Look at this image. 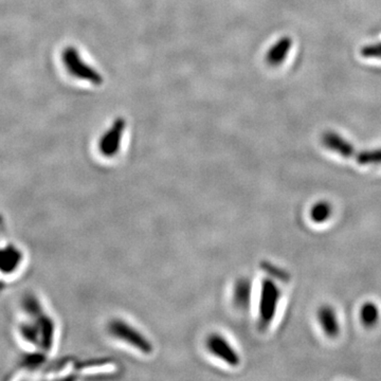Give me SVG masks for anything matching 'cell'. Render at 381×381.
I'll return each mask as SVG.
<instances>
[{
    "instance_id": "cell-1",
    "label": "cell",
    "mask_w": 381,
    "mask_h": 381,
    "mask_svg": "<svg viewBox=\"0 0 381 381\" xmlns=\"http://www.w3.org/2000/svg\"><path fill=\"white\" fill-rule=\"evenodd\" d=\"M281 299V290L273 279H265L260 286L258 301V326L266 330L273 323Z\"/></svg>"
},
{
    "instance_id": "cell-2",
    "label": "cell",
    "mask_w": 381,
    "mask_h": 381,
    "mask_svg": "<svg viewBox=\"0 0 381 381\" xmlns=\"http://www.w3.org/2000/svg\"><path fill=\"white\" fill-rule=\"evenodd\" d=\"M62 61L66 70L73 78L78 80L86 81L91 84L101 85L103 83V76L98 73L95 68L91 67L81 56L80 52L76 48L69 46L64 49Z\"/></svg>"
},
{
    "instance_id": "cell-3",
    "label": "cell",
    "mask_w": 381,
    "mask_h": 381,
    "mask_svg": "<svg viewBox=\"0 0 381 381\" xmlns=\"http://www.w3.org/2000/svg\"><path fill=\"white\" fill-rule=\"evenodd\" d=\"M108 330L111 336L126 343V345H131L142 354L150 355L153 352L152 343L148 340V338L123 320H111L108 325Z\"/></svg>"
},
{
    "instance_id": "cell-4",
    "label": "cell",
    "mask_w": 381,
    "mask_h": 381,
    "mask_svg": "<svg viewBox=\"0 0 381 381\" xmlns=\"http://www.w3.org/2000/svg\"><path fill=\"white\" fill-rule=\"evenodd\" d=\"M205 345H207V349L212 356L215 357L229 367H236L240 365V357L238 350L234 349L233 345L222 335H210Z\"/></svg>"
},
{
    "instance_id": "cell-5",
    "label": "cell",
    "mask_w": 381,
    "mask_h": 381,
    "mask_svg": "<svg viewBox=\"0 0 381 381\" xmlns=\"http://www.w3.org/2000/svg\"><path fill=\"white\" fill-rule=\"evenodd\" d=\"M126 122L123 118H118L98 141V151L107 158H113L119 153L126 131Z\"/></svg>"
},
{
    "instance_id": "cell-6",
    "label": "cell",
    "mask_w": 381,
    "mask_h": 381,
    "mask_svg": "<svg viewBox=\"0 0 381 381\" xmlns=\"http://www.w3.org/2000/svg\"><path fill=\"white\" fill-rule=\"evenodd\" d=\"M322 142L323 146L328 150L332 151V152L337 153L340 156L345 157V158H350V157L356 155V150L352 143L341 137L338 133L335 131H326L322 136Z\"/></svg>"
},
{
    "instance_id": "cell-7",
    "label": "cell",
    "mask_w": 381,
    "mask_h": 381,
    "mask_svg": "<svg viewBox=\"0 0 381 381\" xmlns=\"http://www.w3.org/2000/svg\"><path fill=\"white\" fill-rule=\"evenodd\" d=\"M291 47H293V39L288 36L282 37L267 52V63L271 66L281 65L288 56Z\"/></svg>"
},
{
    "instance_id": "cell-8",
    "label": "cell",
    "mask_w": 381,
    "mask_h": 381,
    "mask_svg": "<svg viewBox=\"0 0 381 381\" xmlns=\"http://www.w3.org/2000/svg\"><path fill=\"white\" fill-rule=\"evenodd\" d=\"M318 319L323 328L324 332L327 336L336 337L339 332L338 321L334 310L330 306H323L318 312Z\"/></svg>"
},
{
    "instance_id": "cell-9",
    "label": "cell",
    "mask_w": 381,
    "mask_h": 381,
    "mask_svg": "<svg viewBox=\"0 0 381 381\" xmlns=\"http://www.w3.org/2000/svg\"><path fill=\"white\" fill-rule=\"evenodd\" d=\"M360 318L362 323L365 326L375 325L380 318V312H378L377 306L374 303H365L360 310Z\"/></svg>"
},
{
    "instance_id": "cell-10",
    "label": "cell",
    "mask_w": 381,
    "mask_h": 381,
    "mask_svg": "<svg viewBox=\"0 0 381 381\" xmlns=\"http://www.w3.org/2000/svg\"><path fill=\"white\" fill-rule=\"evenodd\" d=\"M330 214H332V207L326 201L318 203L310 210V218L316 223L325 222L330 218Z\"/></svg>"
},
{
    "instance_id": "cell-11",
    "label": "cell",
    "mask_w": 381,
    "mask_h": 381,
    "mask_svg": "<svg viewBox=\"0 0 381 381\" xmlns=\"http://www.w3.org/2000/svg\"><path fill=\"white\" fill-rule=\"evenodd\" d=\"M357 162L362 166L369 164H381V148L376 150L365 151L356 155Z\"/></svg>"
},
{
    "instance_id": "cell-12",
    "label": "cell",
    "mask_w": 381,
    "mask_h": 381,
    "mask_svg": "<svg viewBox=\"0 0 381 381\" xmlns=\"http://www.w3.org/2000/svg\"><path fill=\"white\" fill-rule=\"evenodd\" d=\"M234 297H235L236 303L238 305L244 306V308L246 306L245 304H247L249 297H250V286H249L248 282L243 281L238 284Z\"/></svg>"
},
{
    "instance_id": "cell-13",
    "label": "cell",
    "mask_w": 381,
    "mask_h": 381,
    "mask_svg": "<svg viewBox=\"0 0 381 381\" xmlns=\"http://www.w3.org/2000/svg\"><path fill=\"white\" fill-rule=\"evenodd\" d=\"M360 54L365 59H381V41L361 48Z\"/></svg>"
}]
</instances>
